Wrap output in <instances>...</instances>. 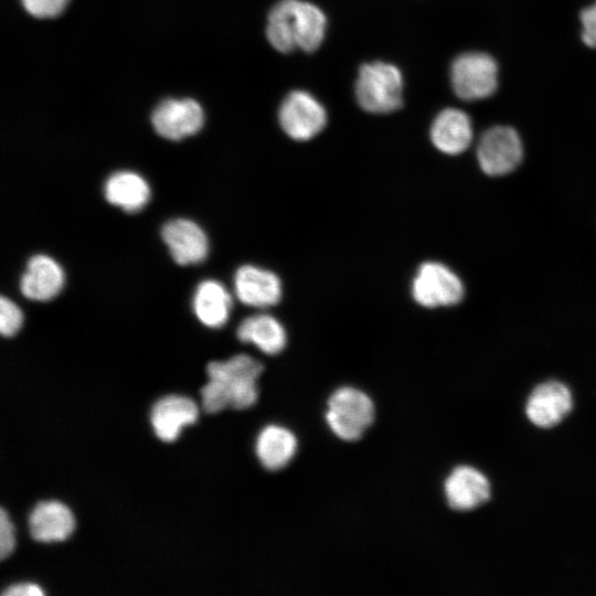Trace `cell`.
I'll list each match as a JSON object with an SVG mask.
<instances>
[{"label": "cell", "mask_w": 596, "mask_h": 596, "mask_svg": "<svg viewBox=\"0 0 596 596\" xmlns=\"http://www.w3.org/2000/svg\"><path fill=\"white\" fill-rule=\"evenodd\" d=\"M464 294V284L458 275L438 262L421 264L411 284L413 299L425 308L457 305Z\"/></svg>", "instance_id": "cell-6"}, {"label": "cell", "mask_w": 596, "mask_h": 596, "mask_svg": "<svg viewBox=\"0 0 596 596\" xmlns=\"http://www.w3.org/2000/svg\"><path fill=\"white\" fill-rule=\"evenodd\" d=\"M582 40L593 49H596V2L581 12Z\"/></svg>", "instance_id": "cell-24"}, {"label": "cell", "mask_w": 596, "mask_h": 596, "mask_svg": "<svg viewBox=\"0 0 596 596\" xmlns=\"http://www.w3.org/2000/svg\"><path fill=\"white\" fill-rule=\"evenodd\" d=\"M23 323L21 309L6 296L0 298V332L4 337L14 336Z\"/></svg>", "instance_id": "cell-22"}, {"label": "cell", "mask_w": 596, "mask_h": 596, "mask_svg": "<svg viewBox=\"0 0 596 596\" xmlns=\"http://www.w3.org/2000/svg\"><path fill=\"white\" fill-rule=\"evenodd\" d=\"M68 0H21L24 9L40 19L54 18L62 13Z\"/></svg>", "instance_id": "cell-23"}, {"label": "cell", "mask_w": 596, "mask_h": 596, "mask_svg": "<svg viewBox=\"0 0 596 596\" xmlns=\"http://www.w3.org/2000/svg\"><path fill=\"white\" fill-rule=\"evenodd\" d=\"M355 98L362 109L389 114L403 105V76L393 64L375 61L363 64L355 81Z\"/></svg>", "instance_id": "cell-3"}, {"label": "cell", "mask_w": 596, "mask_h": 596, "mask_svg": "<svg viewBox=\"0 0 596 596\" xmlns=\"http://www.w3.org/2000/svg\"><path fill=\"white\" fill-rule=\"evenodd\" d=\"M13 525L6 511L0 510V558H6L14 547Z\"/></svg>", "instance_id": "cell-25"}, {"label": "cell", "mask_w": 596, "mask_h": 596, "mask_svg": "<svg viewBox=\"0 0 596 596\" xmlns=\"http://www.w3.org/2000/svg\"><path fill=\"white\" fill-rule=\"evenodd\" d=\"M161 237L179 265L199 264L207 256V236L192 220L180 217L168 221L161 228Z\"/></svg>", "instance_id": "cell-11"}, {"label": "cell", "mask_w": 596, "mask_h": 596, "mask_svg": "<svg viewBox=\"0 0 596 596\" xmlns=\"http://www.w3.org/2000/svg\"><path fill=\"white\" fill-rule=\"evenodd\" d=\"M203 121L201 106L190 98L164 99L151 115L157 134L169 140H181L196 134L202 128Z\"/></svg>", "instance_id": "cell-9"}, {"label": "cell", "mask_w": 596, "mask_h": 596, "mask_svg": "<svg viewBox=\"0 0 596 596\" xmlns=\"http://www.w3.org/2000/svg\"><path fill=\"white\" fill-rule=\"evenodd\" d=\"M522 157L521 139L511 127H492L479 140L477 158L481 170L488 175L500 177L512 172Z\"/></svg>", "instance_id": "cell-8"}, {"label": "cell", "mask_w": 596, "mask_h": 596, "mask_svg": "<svg viewBox=\"0 0 596 596\" xmlns=\"http://www.w3.org/2000/svg\"><path fill=\"white\" fill-rule=\"evenodd\" d=\"M451 87L464 100L491 96L498 86V65L488 54L467 52L457 56L450 67Z\"/></svg>", "instance_id": "cell-5"}, {"label": "cell", "mask_w": 596, "mask_h": 596, "mask_svg": "<svg viewBox=\"0 0 596 596\" xmlns=\"http://www.w3.org/2000/svg\"><path fill=\"white\" fill-rule=\"evenodd\" d=\"M372 400L362 391L345 386L337 390L328 401L326 418L331 430L341 439L354 441L374 421Z\"/></svg>", "instance_id": "cell-4"}, {"label": "cell", "mask_w": 596, "mask_h": 596, "mask_svg": "<svg viewBox=\"0 0 596 596\" xmlns=\"http://www.w3.org/2000/svg\"><path fill=\"white\" fill-rule=\"evenodd\" d=\"M3 596H41L43 590L35 584L23 583L8 587Z\"/></svg>", "instance_id": "cell-26"}, {"label": "cell", "mask_w": 596, "mask_h": 596, "mask_svg": "<svg viewBox=\"0 0 596 596\" xmlns=\"http://www.w3.org/2000/svg\"><path fill=\"white\" fill-rule=\"evenodd\" d=\"M196 417L195 403L185 396H164L151 409V424L155 434L163 441L174 440L181 428L194 423Z\"/></svg>", "instance_id": "cell-16"}, {"label": "cell", "mask_w": 596, "mask_h": 596, "mask_svg": "<svg viewBox=\"0 0 596 596\" xmlns=\"http://www.w3.org/2000/svg\"><path fill=\"white\" fill-rule=\"evenodd\" d=\"M104 194L110 204L125 212L135 213L148 204L151 190L140 174L132 171H117L106 180Z\"/></svg>", "instance_id": "cell-19"}, {"label": "cell", "mask_w": 596, "mask_h": 596, "mask_svg": "<svg viewBox=\"0 0 596 596\" xmlns=\"http://www.w3.org/2000/svg\"><path fill=\"white\" fill-rule=\"evenodd\" d=\"M327 18L317 6L301 0H280L268 14L266 36L280 53L297 49L316 51L322 43Z\"/></svg>", "instance_id": "cell-2"}, {"label": "cell", "mask_w": 596, "mask_h": 596, "mask_svg": "<svg viewBox=\"0 0 596 596\" xmlns=\"http://www.w3.org/2000/svg\"><path fill=\"white\" fill-rule=\"evenodd\" d=\"M236 334L242 342L252 343L269 355L281 352L287 343L284 326L268 313L246 317L237 327Z\"/></svg>", "instance_id": "cell-20"}, {"label": "cell", "mask_w": 596, "mask_h": 596, "mask_svg": "<svg viewBox=\"0 0 596 596\" xmlns=\"http://www.w3.org/2000/svg\"><path fill=\"white\" fill-rule=\"evenodd\" d=\"M429 137L440 152L459 155L471 143V120L461 109L446 108L435 117Z\"/></svg>", "instance_id": "cell-15"}, {"label": "cell", "mask_w": 596, "mask_h": 596, "mask_svg": "<svg viewBox=\"0 0 596 596\" xmlns=\"http://www.w3.org/2000/svg\"><path fill=\"white\" fill-rule=\"evenodd\" d=\"M572 408L573 397L570 389L561 382L549 381L532 391L525 413L535 426L551 428L560 424Z\"/></svg>", "instance_id": "cell-12"}, {"label": "cell", "mask_w": 596, "mask_h": 596, "mask_svg": "<svg viewBox=\"0 0 596 596\" xmlns=\"http://www.w3.org/2000/svg\"><path fill=\"white\" fill-rule=\"evenodd\" d=\"M278 121L289 138L307 141L324 128L327 111L310 93L292 91L286 95L279 106Z\"/></svg>", "instance_id": "cell-7"}, {"label": "cell", "mask_w": 596, "mask_h": 596, "mask_svg": "<svg viewBox=\"0 0 596 596\" xmlns=\"http://www.w3.org/2000/svg\"><path fill=\"white\" fill-rule=\"evenodd\" d=\"M74 525L72 512L58 501L39 502L29 515L30 534L39 542L63 541L70 536Z\"/></svg>", "instance_id": "cell-17"}, {"label": "cell", "mask_w": 596, "mask_h": 596, "mask_svg": "<svg viewBox=\"0 0 596 596\" xmlns=\"http://www.w3.org/2000/svg\"><path fill=\"white\" fill-rule=\"evenodd\" d=\"M263 370V364L247 354L210 362L209 381L201 390L204 411L217 413L227 406L244 409L254 405L258 395L257 379Z\"/></svg>", "instance_id": "cell-1"}, {"label": "cell", "mask_w": 596, "mask_h": 596, "mask_svg": "<svg viewBox=\"0 0 596 596\" xmlns=\"http://www.w3.org/2000/svg\"><path fill=\"white\" fill-rule=\"evenodd\" d=\"M232 296L226 287L215 280H202L192 297L193 312L209 328L223 327L231 315Z\"/></svg>", "instance_id": "cell-18"}, {"label": "cell", "mask_w": 596, "mask_h": 596, "mask_svg": "<svg viewBox=\"0 0 596 596\" xmlns=\"http://www.w3.org/2000/svg\"><path fill=\"white\" fill-rule=\"evenodd\" d=\"M233 288L242 304L254 308L275 306L283 297L279 276L269 269L249 264L236 269Z\"/></svg>", "instance_id": "cell-10"}, {"label": "cell", "mask_w": 596, "mask_h": 596, "mask_svg": "<svg viewBox=\"0 0 596 596\" xmlns=\"http://www.w3.org/2000/svg\"><path fill=\"white\" fill-rule=\"evenodd\" d=\"M297 440L287 428L270 425L265 427L256 440V454L260 464L276 471L287 466L296 454Z\"/></svg>", "instance_id": "cell-21"}, {"label": "cell", "mask_w": 596, "mask_h": 596, "mask_svg": "<svg viewBox=\"0 0 596 596\" xmlns=\"http://www.w3.org/2000/svg\"><path fill=\"white\" fill-rule=\"evenodd\" d=\"M64 280L61 265L47 255L38 254L26 264L20 279V290L30 300L47 301L60 294Z\"/></svg>", "instance_id": "cell-13"}, {"label": "cell", "mask_w": 596, "mask_h": 596, "mask_svg": "<svg viewBox=\"0 0 596 596\" xmlns=\"http://www.w3.org/2000/svg\"><path fill=\"white\" fill-rule=\"evenodd\" d=\"M487 477L470 466H459L445 481V496L450 508L458 511L476 509L490 499Z\"/></svg>", "instance_id": "cell-14"}]
</instances>
